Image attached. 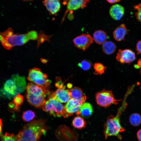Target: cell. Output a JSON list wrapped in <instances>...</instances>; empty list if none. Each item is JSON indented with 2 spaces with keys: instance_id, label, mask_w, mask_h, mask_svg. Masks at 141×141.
Wrapping results in <instances>:
<instances>
[{
  "instance_id": "obj_6",
  "label": "cell",
  "mask_w": 141,
  "mask_h": 141,
  "mask_svg": "<svg viewBox=\"0 0 141 141\" xmlns=\"http://www.w3.org/2000/svg\"><path fill=\"white\" fill-rule=\"evenodd\" d=\"M27 79L35 84L46 89L49 90L51 81L39 68H34L29 70Z\"/></svg>"
},
{
  "instance_id": "obj_34",
  "label": "cell",
  "mask_w": 141,
  "mask_h": 141,
  "mask_svg": "<svg viewBox=\"0 0 141 141\" xmlns=\"http://www.w3.org/2000/svg\"><path fill=\"white\" fill-rule=\"evenodd\" d=\"M108 2L110 3H114L119 2L121 0H106Z\"/></svg>"
},
{
  "instance_id": "obj_10",
  "label": "cell",
  "mask_w": 141,
  "mask_h": 141,
  "mask_svg": "<svg viewBox=\"0 0 141 141\" xmlns=\"http://www.w3.org/2000/svg\"><path fill=\"white\" fill-rule=\"evenodd\" d=\"M116 59L122 63H129L135 60L136 56L134 53L130 50L119 49L116 55Z\"/></svg>"
},
{
  "instance_id": "obj_31",
  "label": "cell",
  "mask_w": 141,
  "mask_h": 141,
  "mask_svg": "<svg viewBox=\"0 0 141 141\" xmlns=\"http://www.w3.org/2000/svg\"><path fill=\"white\" fill-rule=\"evenodd\" d=\"M136 49L138 54H141V40L138 41L137 43Z\"/></svg>"
},
{
  "instance_id": "obj_12",
  "label": "cell",
  "mask_w": 141,
  "mask_h": 141,
  "mask_svg": "<svg viewBox=\"0 0 141 141\" xmlns=\"http://www.w3.org/2000/svg\"><path fill=\"white\" fill-rule=\"evenodd\" d=\"M66 87L63 86L58 88L54 92H50L49 96L54 98L61 102L66 103L71 98L69 93L68 90L66 89Z\"/></svg>"
},
{
  "instance_id": "obj_3",
  "label": "cell",
  "mask_w": 141,
  "mask_h": 141,
  "mask_svg": "<svg viewBox=\"0 0 141 141\" xmlns=\"http://www.w3.org/2000/svg\"><path fill=\"white\" fill-rule=\"evenodd\" d=\"M25 77L18 74L13 75L7 80L3 87L0 89V95L10 99L25 90L26 86Z\"/></svg>"
},
{
  "instance_id": "obj_13",
  "label": "cell",
  "mask_w": 141,
  "mask_h": 141,
  "mask_svg": "<svg viewBox=\"0 0 141 141\" xmlns=\"http://www.w3.org/2000/svg\"><path fill=\"white\" fill-rule=\"evenodd\" d=\"M26 96L29 103L37 108H42L46 101L45 96L37 95L26 92Z\"/></svg>"
},
{
  "instance_id": "obj_23",
  "label": "cell",
  "mask_w": 141,
  "mask_h": 141,
  "mask_svg": "<svg viewBox=\"0 0 141 141\" xmlns=\"http://www.w3.org/2000/svg\"><path fill=\"white\" fill-rule=\"evenodd\" d=\"M129 121L132 126H138L141 123V116L139 114L133 113L130 116Z\"/></svg>"
},
{
  "instance_id": "obj_37",
  "label": "cell",
  "mask_w": 141,
  "mask_h": 141,
  "mask_svg": "<svg viewBox=\"0 0 141 141\" xmlns=\"http://www.w3.org/2000/svg\"><path fill=\"white\" fill-rule=\"evenodd\" d=\"M3 41V38L1 33H0V42L1 43Z\"/></svg>"
},
{
  "instance_id": "obj_36",
  "label": "cell",
  "mask_w": 141,
  "mask_h": 141,
  "mask_svg": "<svg viewBox=\"0 0 141 141\" xmlns=\"http://www.w3.org/2000/svg\"><path fill=\"white\" fill-rule=\"evenodd\" d=\"M72 84L70 83H68L67 85L69 89H70L72 87Z\"/></svg>"
},
{
  "instance_id": "obj_16",
  "label": "cell",
  "mask_w": 141,
  "mask_h": 141,
  "mask_svg": "<svg viewBox=\"0 0 141 141\" xmlns=\"http://www.w3.org/2000/svg\"><path fill=\"white\" fill-rule=\"evenodd\" d=\"M124 9L122 5L118 4L113 5L110 8L109 13L112 18L115 20L120 19L123 16Z\"/></svg>"
},
{
  "instance_id": "obj_28",
  "label": "cell",
  "mask_w": 141,
  "mask_h": 141,
  "mask_svg": "<svg viewBox=\"0 0 141 141\" xmlns=\"http://www.w3.org/2000/svg\"><path fill=\"white\" fill-rule=\"evenodd\" d=\"M24 101V97L22 95L18 94L15 96L13 101L14 103L17 106H19L23 103Z\"/></svg>"
},
{
  "instance_id": "obj_35",
  "label": "cell",
  "mask_w": 141,
  "mask_h": 141,
  "mask_svg": "<svg viewBox=\"0 0 141 141\" xmlns=\"http://www.w3.org/2000/svg\"><path fill=\"white\" fill-rule=\"evenodd\" d=\"M3 124L1 119H0V135H2Z\"/></svg>"
},
{
  "instance_id": "obj_22",
  "label": "cell",
  "mask_w": 141,
  "mask_h": 141,
  "mask_svg": "<svg viewBox=\"0 0 141 141\" xmlns=\"http://www.w3.org/2000/svg\"><path fill=\"white\" fill-rule=\"evenodd\" d=\"M71 98L77 99L81 98L83 96L82 90L78 87H74L68 90Z\"/></svg>"
},
{
  "instance_id": "obj_21",
  "label": "cell",
  "mask_w": 141,
  "mask_h": 141,
  "mask_svg": "<svg viewBox=\"0 0 141 141\" xmlns=\"http://www.w3.org/2000/svg\"><path fill=\"white\" fill-rule=\"evenodd\" d=\"M86 125V122L81 116L77 115L74 118L72 121V125L76 129H81L84 128Z\"/></svg>"
},
{
  "instance_id": "obj_32",
  "label": "cell",
  "mask_w": 141,
  "mask_h": 141,
  "mask_svg": "<svg viewBox=\"0 0 141 141\" xmlns=\"http://www.w3.org/2000/svg\"><path fill=\"white\" fill-rule=\"evenodd\" d=\"M134 67L136 68L140 69V72L141 74V59L138 60L137 64L134 65Z\"/></svg>"
},
{
  "instance_id": "obj_33",
  "label": "cell",
  "mask_w": 141,
  "mask_h": 141,
  "mask_svg": "<svg viewBox=\"0 0 141 141\" xmlns=\"http://www.w3.org/2000/svg\"><path fill=\"white\" fill-rule=\"evenodd\" d=\"M137 136L138 140L139 141H141V129L137 132Z\"/></svg>"
},
{
  "instance_id": "obj_14",
  "label": "cell",
  "mask_w": 141,
  "mask_h": 141,
  "mask_svg": "<svg viewBox=\"0 0 141 141\" xmlns=\"http://www.w3.org/2000/svg\"><path fill=\"white\" fill-rule=\"evenodd\" d=\"M27 92L37 95L46 96L48 95L50 92L49 90L45 89L40 86L31 82L26 86Z\"/></svg>"
},
{
  "instance_id": "obj_17",
  "label": "cell",
  "mask_w": 141,
  "mask_h": 141,
  "mask_svg": "<svg viewBox=\"0 0 141 141\" xmlns=\"http://www.w3.org/2000/svg\"><path fill=\"white\" fill-rule=\"evenodd\" d=\"M128 32V30L125 24H121L114 31L113 37L117 41H120L124 39L125 36Z\"/></svg>"
},
{
  "instance_id": "obj_27",
  "label": "cell",
  "mask_w": 141,
  "mask_h": 141,
  "mask_svg": "<svg viewBox=\"0 0 141 141\" xmlns=\"http://www.w3.org/2000/svg\"><path fill=\"white\" fill-rule=\"evenodd\" d=\"M2 141H16V136L13 134L6 133L5 134L1 135Z\"/></svg>"
},
{
  "instance_id": "obj_7",
  "label": "cell",
  "mask_w": 141,
  "mask_h": 141,
  "mask_svg": "<svg viewBox=\"0 0 141 141\" xmlns=\"http://www.w3.org/2000/svg\"><path fill=\"white\" fill-rule=\"evenodd\" d=\"M96 100L99 106L107 107L112 104H117L121 100L116 99L111 91L105 90L99 91L96 94Z\"/></svg>"
},
{
  "instance_id": "obj_15",
  "label": "cell",
  "mask_w": 141,
  "mask_h": 141,
  "mask_svg": "<svg viewBox=\"0 0 141 141\" xmlns=\"http://www.w3.org/2000/svg\"><path fill=\"white\" fill-rule=\"evenodd\" d=\"M43 3L51 15H55L61 8L60 0H44Z\"/></svg>"
},
{
  "instance_id": "obj_29",
  "label": "cell",
  "mask_w": 141,
  "mask_h": 141,
  "mask_svg": "<svg viewBox=\"0 0 141 141\" xmlns=\"http://www.w3.org/2000/svg\"><path fill=\"white\" fill-rule=\"evenodd\" d=\"M134 8L137 10L135 13L136 18L138 20L141 21V4L135 6Z\"/></svg>"
},
{
  "instance_id": "obj_38",
  "label": "cell",
  "mask_w": 141,
  "mask_h": 141,
  "mask_svg": "<svg viewBox=\"0 0 141 141\" xmlns=\"http://www.w3.org/2000/svg\"><path fill=\"white\" fill-rule=\"evenodd\" d=\"M23 1H31L33 0H22Z\"/></svg>"
},
{
  "instance_id": "obj_5",
  "label": "cell",
  "mask_w": 141,
  "mask_h": 141,
  "mask_svg": "<svg viewBox=\"0 0 141 141\" xmlns=\"http://www.w3.org/2000/svg\"><path fill=\"white\" fill-rule=\"evenodd\" d=\"M48 100L42 106L43 110L55 117L62 116L65 118L64 106L56 99L48 96Z\"/></svg>"
},
{
  "instance_id": "obj_26",
  "label": "cell",
  "mask_w": 141,
  "mask_h": 141,
  "mask_svg": "<svg viewBox=\"0 0 141 141\" xmlns=\"http://www.w3.org/2000/svg\"><path fill=\"white\" fill-rule=\"evenodd\" d=\"M78 66L82 70H87L90 69L92 67V63L87 60H82L78 64Z\"/></svg>"
},
{
  "instance_id": "obj_9",
  "label": "cell",
  "mask_w": 141,
  "mask_h": 141,
  "mask_svg": "<svg viewBox=\"0 0 141 141\" xmlns=\"http://www.w3.org/2000/svg\"><path fill=\"white\" fill-rule=\"evenodd\" d=\"M93 39L89 34H83L75 38L73 40L74 45L84 51L93 43Z\"/></svg>"
},
{
  "instance_id": "obj_11",
  "label": "cell",
  "mask_w": 141,
  "mask_h": 141,
  "mask_svg": "<svg viewBox=\"0 0 141 141\" xmlns=\"http://www.w3.org/2000/svg\"><path fill=\"white\" fill-rule=\"evenodd\" d=\"M90 0H69L67 5L66 10L62 19L61 23L64 20L67 13L69 12L72 13L73 11L86 7Z\"/></svg>"
},
{
  "instance_id": "obj_20",
  "label": "cell",
  "mask_w": 141,
  "mask_h": 141,
  "mask_svg": "<svg viewBox=\"0 0 141 141\" xmlns=\"http://www.w3.org/2000/svg\"><path fill=\"white\" fill-rule=\"evenodd\" d=\"M116 48L114 43L109 41L105 42L102 46L103 51L104 53L108 55L113 54L116 49Z\"/></svg>"
},
{
  "instance_id": "obj_8",
  "label": "cell",
  "mask_w": 141,
  "mask_h": 141,
  "mask_svg": "<svg viewBox=\"0 0 141 141\" xmlns=\"http://www.w3.org/2000/svg\"><path fill=\"white\" fill-rule=\"evenodd\" d=\"M86 98V97L85 95L79 99L70 98L64 106L65 118H67L78 111L85 103Z\"/></svg>"
},
{
  "instance_id": "obj_30",
  "label": "cell",
  "mask_w": 141,
  "mask_h": 141,
  "mask_svg": "<svg viewBox=\"0 0 141 141\" xmlns=\"http://www.w3.org/2000/svg\"><path fill=\"white\" fill-rule=\"evenodd\" d=\"M9 110L11 111H17L19 110V106H17L14 102H10L8 104Z\"/></svg>"
},
{
  "instance_id": "obj_2",
  "label": "cell",
  "mask_w": 141,
  "mask_h": 141,
  "mask_svg": "<svg viewBox=\"0 0 141 141\" xmlns=\"http://www.w3.org/2000/svg\"><path fill=\"white\" fill-rule=\"evenodd\" d=\"M47 127L45 120H34L25 125L16 136V141H39L45 135Z\"/></svg>"
},
{
  "instance_id": "obj_4",
  "label": "cell",
  "mask_w": 141,
  "mask_h": 141,
  "mask_svg": "<svg viewBox=\"0 0 141 141\" xmlns=\"http://www.w3.org/2000/svg\"><path fill=\"white\" fill-rule=\"evenodd\" d=\"M127 105L125 99L124 100L122 105L119 109L116 115L114 116L110 115L107 118L104 125V132L105 139L108 137L114 136L121 139L122 137L119 133L124 131L125 130L121 125L120 117L122 113L125 109Z\"/></svg>"
},
{
  "instance_id": "obj_18",
  "label": "cell",
  "mask_w": 141,
  "mask_h": 141,
  "mask_svg": "<svg viewBox=\"0 0 141 141\" xmlns=\"http://www.w3.org/2000/svg\"><path fill=\"white\" fill-rule=\"evenodd\" d=\"M93 109L92 105L88 102L84 103L79 110L76 113L78 115H80L84 118L90 117L92 114Z\"/></svg>"
},
{
  "instance_id": "obj_19",
  "label": "cell",
  "mask_w": 141,
  "mask_h": 141,
  "mask_svg": "<svg viewBox=\"0 0 141 141\" xmlns=\"http://www.w3.org/2000/svg\"><path fill=\"white\" fill-rule=\"evenodd\" d=\"M108 37L106 33L101 30L96 31L93 35V39L96 43L99 45L102 44L107 41Z\"/></svg>"
},
{
  "instance_id": "obj_1",
  "label": "cell",
  "mask_w": 141,
  "mask_h": 141,
  "mask_svg": "<svg viewBox=\"0 0 141 141\" xmlns=\"http://www.w3.org/2000/svg\"><path fill=\"white\" fill-rule=\"evenodd\" d=\"M1 34L3 38L1 43L7 50H10L15 46L23 45L31 40H37L38 44H39L44 38L43 32L39 33L33 30L25 34H18L14 33L11 28H9Z\"/></svg>"
},
{
  "instance_id": "obj_24",
  "label": "cell",
  "mask_w": 141,
  "mask_h": 141,
  "mask_svg": "<svg viewBox=\"0 0 141 141\" xmlns=\"http://www.w3.org/2000/svg\"><path fill=\"white\" fill-rule=\"evenodd\" d=\"M36 116L34 111L29 110L23 112L22 118L24 121L28 122L32 120Z\"/></svg>"
},
{
  "instance_id": "obj_25",
  "label": "cell",
  "mask_w": 141,
  "mask_h": 141,
  "mask_svg": "<svg viewBox=\"0 0 141 141\" xmlns=\"http://www.w3.org/2000/svg\"><path fill=\"white\" fill-rule=\"evenodd\" d=\"M93 65L95 70L94 73L95 74H101L103 73L107 68L106 67L100 63H96Z\"/></svg>"
}]
</instances>
